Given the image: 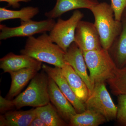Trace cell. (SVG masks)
<instances>
[{
    "label": "cell",
    "instance_id": "6da1fadb",
    "mask_svg": "<svg viewBox=\"0 0 126 126\" xmlns=\"http://www.w3.org/2000/svg\"><path fill=\"white\" fill-rule=\"evenodd\" d=\"M20 53L58 67L62 68L65 63L64 58L65 52L52 41L47 33L37 38L28 37Z\"/></svg>",
    "mask_w": 126,
    "mask_h": 126
},
{
    "label": "cell",
    "instance_id": "7a4b0ae2",
    "mask_svg": "<svg viewBox=\"0 0 126 126\" xmlns=\"http://www.w3.org/2000/svg\"><path fill=\"white\" fill-rule=\"evenodd\" d=\"M90 10L94 16L102 47L108 50L121 33V22L115 20L112 9L107 2L99 3Z\"/></svg>",
    "mask_w": 126,
    "mask_h": 126
},
{
    "label": "cell",
    "instance_id": "3957f363",
    "mask_svg": "<svg viewBox=\"0 0 126 126\" xmlns=\"http://www.w3.org/2000/svg\"><path fill=\"white\" fill-rule=\"evenodd\" d=\"M48 83V76L44 71L38 73L27 89L12 99L15 107L18 109L26 106L36 108L47 105L50 102Z\"/></svg>",
    "mask_w": 126,
    "mask_h": 126
},
{
    "label": "cell",
    "instance_id": "277c9868",
    "mask_svg": "<svg viewBox=\"0 0 126 126\" xmlns=\"http://www.w3.org/2000/svg\"><path fill=\"white\" fill-rule=\"evenodd\" d=\"M89 77L93 83L105 82L115 76L117 67L108 50L103 48L83 52Z\"/></svg>",
    "mask_w": 126,
    "mask_h": 126
},
{
    "label": "cell",
    "instance_id": "5b68a950",
    "mask_svg": "<svg viewBox=\"0 0 126 126\" xmlns=\"http://www.w3.org/2000/svg\"><path fill=\"white\" fill-rule=\"evenodd\" d=\"M83 13L75 10L67 20L58 18L49 35L52 41L66 52L72 43L74 42L75 31L79 21L83 18Z\"/></svg>",
    "mask_w": 126,
    "mask_h": 126
},
{
    "label": "cell",
    "instance_id": "8992f818",
    "mask_svg": "<svg viewBox=\"0 0 126 126\" xmlns=\"http://www.w3.org/2000/svg\"><path fill=\"white\" fill-rule=\"evenodd\" d=\"M84 104L86 109H92L99 113L108 122L116 119L117 106L113 101L104 82L95 84Z\"/></svg>",
    "mask_w": 126,
    "mask_h": 126
},
{
    "label": "cell",
    "instance_id": "52a82bcc",
    "mask_svg": "<svg viewBox=\"0 0 126 126\" xmlns=\"http://www.w3.org/2000/svg\"><path fill=\"white\" fill-rule=\"evenodd\" d=\"M56 21L54 19L47 18L40 21L32 20L21 21L20 25L16 27H9L5 25H0V40H6L15 37H30L37 34L50 32Z\"/></svg>",
    "mask_w": 126,
    "mask_h": 126
},
{
    "label": "cell",
    "instance_id": "ba28073f",
    "mask_svg": "<svg viewBox=\"0 0 126 126\" xmlns=\"http://www.w3.org/2000/svg\"><path fill=\"white\" fill-rule=\"evenodd\" d=\"M74 42L83 52L102 48L99 34L94 23L81 20L77 25Z\"/></svg>",
    "mask_w": 126,
    "mask_h": 126
},
{
    "label": "cell",
    "instance_id": "9c48e42d",
    "mask_svg": "<svg viewBox=\"0 0 126 126\" xmlns=\"http://www.w3.org/2000/svg\"><path fill=\"white\" fill-rule=\"evenodd\" d=\"M42 68L48 77L55 81L59 88L75 109L77 113L83 112L86 110L84 103L81 101L70 87L67 81L63 75L61 68L51 67L43 64Z\"/></svg>",
    "mask_w": 126,
    "mask_h": 126
},
{
    "label": "cell",
    "instance_id": "30bf717a",
    "mask_svg": "<svg viewBox=\"0 0 126 126\" xmlns=\"http://www.w3.org/2000/svg\"><path fill=\"white\" fill-rule=\"evenodd\" d=\"M64 58L65 63L69 64L83 79L91 94L94 89V85L88 74L87 70L88 68L82 50L76 43L73 42L65 52Z\"/></svg>",
    "mask_w": 126,
    "mask_h": 126
},
{
    "label": "cell",
    "instance_id": "8fae6325",
    "mask_svg": "<svg viewBox=\"0 0 126 126\" xmlns=\"http://www.w3.org/2000/svg\"><path fill=\"white\" fill-rule=\"evenodd\" d=\"M48 92L50 102L61 117L69 124L71 116L77 113V111L56 83L49 77Z\"/></svg>",
    "mask_w": 126,
    "mask_h": 126
},
{
    "label": "cell",
    "instance_id": "7c38bea8",
    "mask_svg": "<svg viewBox=\"0 0 126 126\" xmlns=\"http://www.w3.org/2000/svg\"><path fill=\"white\" fill-rule=\"evenodd\" d=\"M42 65L25 68L9 73L11 78V83L5 98L12 100L14 97L20 93L29 81L37 73Z\"/></svg>",
    "mask_w": 126,
    "mask_h": 126
},
{
    "label": "cell",
    "instance_id": "4fadbf2b",
    "mask_svg": "<svg viewBox=\"0 0 126 126\" xmlns=\"http://www.w3.org/2000/svg\"><path fill=\"white\" fill-rule=\"evenodd\" d=\"M99 2L97 0H56L53 8L44 15L49 19L59 18L68 12L80 9L90 10Z\"/></svg>",
    "mask_w": 126,
    "mask_h": 126
},
{
    "label": "cell",
    "instance_id": "5bb4252c",
    "mask_svg": "<svg viewBox=\"0 0 126 126\" xmlns=\"http://www.w3.org/2000/svg\"><path fill=\"white\" fill-rule=\"evenodd\" d=\"M42 65V62L25 55L10 52L0 59V68L4 73H10L25 68Z\"/></svg>",
    "mask_w": 126,
    "mask_h": 126
},
{
    "label": "cell",
    "instance_id": "9a60e30c",
    "mask_svg": "<svg viewBox=\"0 0 126 126\" xmlns=\"http://www.w3.org/2000/svg\"><path fill=\"white\" fill-rule=\"evenodd\" d=\"M121 33L114 41L109 52L118 68L126 66V9L122 16Z\"/></svg>",
    "mask_w": 126,
    "mask_h": 126
},
{
    "label": "cell",
    "instance_id": "2e32d148",
    "mask_svg": "<svg viewBox=\"0 0 126 126\" xmlns=\"http://www.w3.org/2000/svg\"><path fill=\"white\" fill-rule=\"evenodd\" d=\"M62 73L79 99L84 103L90 96L87 86L83 79L68 63L61 68Z\"/></svg>",
    "mask_w": 126,
    "mask_h": 126
},
{
    "label": "cell",
    "instance_id": "e0dca14e",
    "mask_svg": "<svg viewBox=\"0 0 126 126\" xmlns=\"http://www.w3.org/2000/svg\"><path fill=\"white\" fill-rule=\"evenodd\" d=\"M35 109L26 111H9L0 115V126H30L36 117Z\"/></svg>",
    "mask_w": 126,
    "mask_h": 126
},
{
    "label": "cell",
    "instance_id": "ac0fdd59",
    "mask_svg": "<svg viewBox=\"0 0 126 126\" xmlns=\"http://www.w3.org/2000/svg\"><path fill=\"white\" fill-rule=\"evenodd\" d=\"M108 122L99 113L92 109H86L83 112L71 116L69 125L70 126H98Z\"/></svg>",
    "mask_w": 126,
    "mask_h": 126
},
{
    "label": "cell",
    "instance_id": "d6986e66",
    "mask_svg": "<svg viewBox=\"0 0 126 126\" xmlns=\"http://www.w3.org/2000/svg\"><path fill=\"white\" fill-rule=\"evenodd\" d=\"M36 116L47 126H69L61 117L55 107L50 102L47 105L35 109Z\"/></svg>",
    "mask_w": 126,
    "mask_h": 126
},
{
    "label": "cell",
    "instance_id": "ffe728a7",
    "mask_svg": "<svg viewBox=\"0 0 126 126\" xmlns=\"http://www.w3.org/2000/svg\"><path fill=\"white\" fill-rule=\"evenodd\" d=\"M39 12L38 7L32 6L24 7L18 10H9L5 7H0V22L18 19L21 21H27L38 15Z\"/></svg>",
    "mask_w": 126,
    "mask_h": 126
},
{
    "label": "cell",
    "instance_id": "44dd1931",
    "mask_svg": "<svg viewBox=\"0 0 126 126\" xmlns=\"http://www.w3.org/2000/svg\"><path fill=\"white\" fill-rule=\"evenodd\" d=\"M107 82L113 94L117 96L126 94V67L117 68L114 77Z\"/></svg>",
    "mask_w": 126,
    "mask_h": 126
},
{
    "label": "cell",
    "instance_id": "7402d4cb",
    "mask_svg": "<svg viewBox=\"0 0 126 126\" xmlns=\"http://www.w3.org/2000/svg\"><path fill=\"white\" fill-rule=\"evenodd\" d=\"M117 101L116 119L118 124L126 126V94L118 96Z\"/></svg>",
    "mask_w": 126,
    "mask_h": 126
},
{
    "label": "cell",
    "instance_id": "603a6c76",
    "mask_svg": "<svg viewBox=\"0 0 126 126\" xmlns=\"http://www.w3.org/2000/svg\"><path fill=\"white\" fill-rule=\"evenodd\" d=\"M115 20L121 21L122 16L126 9V0H110Z\"/></svg>",
    "mask_w": 126,
    "mask_h": 126
},
{
    "label": "cell",
    "instance_id": "cb8c5ba5",
    "mask_svg": "<svg viewBox=\"0 0 126 126\" xmlns=\"http://www.w3.org/2000/svg\"><path fill=\"white\" fill-rule=\"evenodd\" d=\"M13 101L11 99L0 96V112L1 113H4L15 108Z\"/></svg>",
    "mask_w": 126,
    "mask_h": 126
},
{
    "label": "cell",
    "instance_id": "d4e9b609",
    "mask_svg": "<svg viewBox=\"0 0 126 126\" xmlns=\"http://www.w3.org/2000/svg\"><path fill=\"white\" fill-rule=\"evenodd\" d=\"M32 0H0V2H7V5L14 9H18L20 7V2H28Z\"/></svg>",
    "mask_w": 126,
    "mask_h": 126
},
{
    "label": "cell",
    "instance_id": "484cf974",
    "mask_svg": "<svg viewBox=\"0 0 126 126\" xmlns=\"http://www.w3.org/2000/svg\"><path fill=\"white\" fill-rule=\"evenodd\" d=\"M30 126H47L44 122L38 117L36 116L32 122Z\"/></svg>",
    "mask_w": 126,
    "mask_h": 126
},
{
    "label": "cell",
    "instance_id": "4316f807",
    "mask_svg": "<svg viewBox=\"0 0 126 126\" xmlns=\"http://www.w3.org/2000/svg\"></svg>",
    "mask_w": 126,
    "mask_h": 126
}]
</instances>
